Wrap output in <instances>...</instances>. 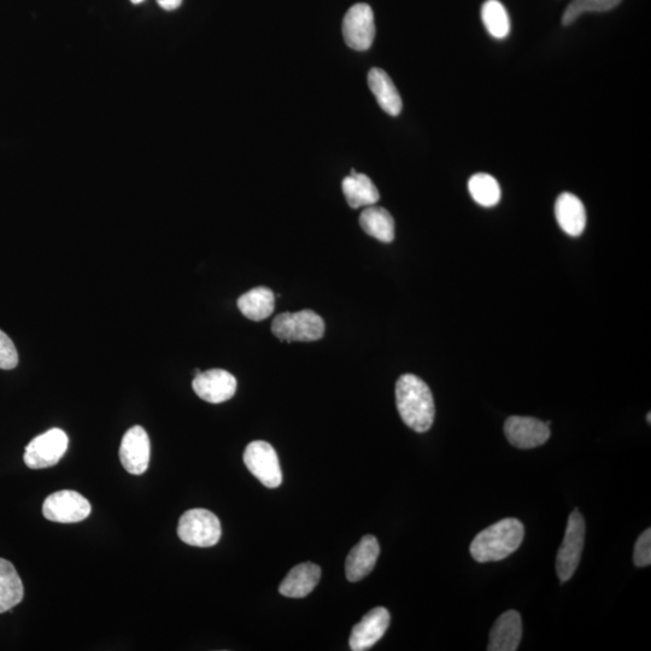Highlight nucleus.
I'll return each mask as SVG.
<instances>
[{
    "mask_svg": "<svg viewBox=\"0 0 651 651\" xmlns=\"http://www.w3.org/2000/svg\"><path fill=\"white\" fill-rule=\"evenodd\" d=\"M398 413L408 427L418 433L430 430L436 407L430 387L414 374H404L396 384Z\"/></svg>",
    "mask_w": 651,
    "mask_h": 651,
    "instance_id": "f257e3e1",
    "label": "nucleus"
},
{
    "mask_svg": "<svg viewBox=\"0 0 651 651\" xmlns=\"http://www.w3.org/2000/svg\"><path fill=\"white\" fill-rule=\"evenodd\" d=\"M524 536L525 529L521 521L513 518L503 519L478 533L469 551L479 563L501 561L519 549Z\"/></svg>",
    "mask_w": 651,
    "mask_h": 651,
    "instance_id": "f03ea898",
    "label": "nucleus"
},
{
    "mask_svg": "<svg viewBox=\"0 0 651 651\" xmlns=\"http://www.w3.org/2000/svg\"><path fill=\"white\" fill-rule=\"evenodd\" d=\"M325 321L313 310L283 313L273 320L272 332L283 342H316L324 337Z\"/></svg>",
    "mask_w": 651,
    "mask_h": 651,
    "instance_id": "7ed1b4c3",
    "label": "nucleus"
},
{
    "mask_svg": "<svg viewBox=\"0 0 651 651\" xmlns=\"http://www.w3.org/2000/svg\"><path fill=\"white\" fill-rule=\"evenodd\" d=\"M219 518L207 509L187 510L179 520L178 536L191 547L210 548L221 538Z\"/></svg>",
    "mask_w": 651,
    "mask_h": 651,
    "instance_id": "20e7f679",
    "label": "nucleus"
},
{
    "mask_svg": "<svg viewBox=\"0 0 651 651\" xmlns=\"http://www.w3.org/2000/svg\"><path fill=\"white\" fill-rule=\"evenodd\" d=\"M585 530L583 515L576 509L568 518L565 537L556 557V572L561 583L568 582L577 571L584 549Z\"/></svg>",
    "mask_w": 651,
    "mask_h": 651,
    "instance_id": "39448f33",
    "label": "nucleus"
},
{
    "mask_svg": "<svg viewBox=\"0 0 651 651\" xmlns=\"http://www.w3.org/2000/svg\"><path fill=\"white\" fill-rule=\"evenodd\" d=\"M69 439L60 428L40 434L27 445L23 460L27 467L43 469L56 466L68 449Z\"/></svg>",
    "mask_w": 651,
    "mask_h": 651,
    "instance_id": "423d86ee",
    "label": "nucleus"
},
{
    "mask_svg": "<svg viewBox=\"0 0 651 651\" xmlns=\"http://www.w3.org/2000/svg\"><path fill=\"white\" fill-rule=\"evenodd\" d=\"M244 463L266 488L277 489L283 483L279 457L271 444L251 442L244 451Z\"/></svg>",
    "mask_w": 651,
    "mask_h": 651,
    "instance_id": "0eeeda50",
    "label": "nucleus"
},
{
    "mask_svg": "<svg viewBox=\"0 0 651 651\" xmlns=\"http://www.w3.org/2000/svg\"><path fill=\"white\" fill-rule=\"evenodd\" d=\"M91 504L79 492L57 491L46 498L43 514L46 519L60 524H74L89 518Z\"/></svg>",
    "mask_w": 651,
    "mask_h": 651,
    "instance_id": "6e6552de",
    "label": "nucleus"
},
{
    "mask_svg": "<svg viewBox=\"0 0 651 651\" xmlns=\"http://www.w3.org/2000/svg\"><path fill=\"white\" fill-rule=\"evenodd\" d=\"M343 37L350 49H371L375 38V23L373 10L368 4H355L348 10L343 20Z\"/></svg>",
    "mask_w": 651,
    "mask_h": 651,
    "instance_id": "1a4fd4ad",
    "label": "nucleus"
},
{
    "mask_svg": "<svg viewBox=\"0 0 651 651\" xmlns=\"http://www.w3.org/2000/svg\"><path fill=\"white\" fill-rule=\"evenodd\" d=\"M237 379L224 369H209L201 372L193 379V391L203 401L220 404L230 401L236 395Z\"/></svg>",
    "mask_w": 651,
    "mask_h": 651,
    "instance_id": "9d476101",
    "label": "nucleus"
},
{
    "mask_svg": "<svg viewBox=\"0 0 651 651\" xmlns=\"http://www.w3.org/2000/svg\"><path fill=\"white\" fill-rule=\"evenodd\" d=\"M550 422L526 416H512L504 424V433L510 444L519 449L541 447L550 438Z\"/></svg>",
    "mask_w": 651,
    "mask_h": 651,
    "instance_id": "9b49d317",
    "label": "nucleus"
},
{
    "mask_svg": "<svg viewBox=\"0 0 651 651\" xmlns=\"http://www.w3.org/2000/svg\"><path fill=\"white\" fill-rule=\"evenodd\" d=\"M151 445L148 433L142 426L129 428L122 438L120 460L128 473L140 475L150 463Z\"/></svg>",
    "mask_w": 651,
    "mask_h": 651,
    "instance_id": "f8f14e48",
    "label": "nucleus"
},
{
    "mask_svg": "<svg viewBox=\"0 0 651 651\" xmlns=\"http://www.w3.org/2000/svg\"><path fill=\"white\" fill-rule=\"evenodd\" d=\"M390 621V613L386 608L377 607L372 609L351 631L350 649L365 651L374 647L389 629Z\"/></svg>",
    "mask_w": 651,
    "mask_h": 651,
    "instance_id": "ddd939ff",
    "label": "nucleus"
},
{
    "mask_svg": "<svg viewBox=\"0 0 651 651\" xmlns=\"http://www.w3.org/2000/svg\"><path fill=\"white\" fill-rule=\"evenodd\" d=\"M379 554L378 539L374 536L363 537L360 543L351 549L345 562V573L349 582L356 583L365 579L377 565Z\"/></svg>",
    "mask_w": 651,
    "mask_h": 651,
    "instance_id": "4468645a",
    "label": "nucleus"
},
{
    "mask_svg": "<svg viewBox=\"0 0 651 651\" xmlns=\"http://www.w3.org/2000/svg\"><path fill=\"white\" fill-rule=\"evenodd\" d=\"M523 638V621L516 611H508L497 619L490 632L489 651H515Z\"/></svg>",
    "mask_w": 651,
    "mask_h": 651,
    "instance_id": "2eb2a0df",
    "label": "nucleus"
},
{
    "mask_svg": "<svg viewBox=\"0 0 651 651\" xmlns=\"http://www.w3.org/2000/svg\"><path fill=\"white\" fill-rule=\"evenodd\" d=\"M555 216L557 224L568 236H582L586 227V211L577 196L570 192L562 193L555 204Z\"/></svg>",
    "mask_w": 651,
    "mask_h": 651,
    "instance_id": "dca6fc26",
    "label": "nucleus"
},
{
    "mask_svg": "<svg viewBox=\"0 0 651 651\" xmlns=\"http://www.w3.org/2000/svg\"><path fill=\"white\" fill-rule=\"evenodd\" d=\"M321 578V568L315 563L306 562L293 567L279 586L280 594L289 598L307 597Z\"/></svg>",
    "mask_w": 651,
    "mask_h": 651,
    "instance_id": "f3484780",
    "label": "nucleus"
},
{
    "mask_svg": "<svg viewBox=\"0 0 651 651\" xmlns=\"http://www.w3.org/2000/svg\"><path fill=\"white\" fill-rule=\"evenodd\" d=\"M368 86L371 89L380 108L386 114L391 116H398L401 114L403 103L400 93L394 81L391 80L389 74L383 69L373 68L368 73Z\"/></svg>",
    "mask_w": 651,
    "mask_h": 651,
    "instance_id": "a211bd4d",
    "label": "nucleus"
},
{
    "mask_svg": "<svg viewBox=\"0 0 651 651\" xmlns=\"http://www.w3.org/2000/svg\"><path fill=\"white\" fill-rule=\"evenodd\" d=\"M343 193L346 202L353 209L371 207L379 201L380 195L377 186L365 174L351 170L349 177L343 180Z\"/></svg>",
    "mask_w": 651,
    "mask_h": 651,
    "instance_id": "6ab92c4d",
    "label": "nucleus"
},
{
    "mask_svg": "<svg viewBox=\"0 0 651 651\" xmlns=\"http://www.w3.org/2000/svg\"><path fill=\"white\" fill-rule=\"evenodd\" d=\"M238 308L246 319L262 321L271 316L275 308V296L271 289L258 286L238 299Z\"/></svg>",
    "mask_w": 651,
    "mask_h": 651,
    "instance_id": "aec40b11",
    "label": "nucleus"
},
{
    "mask_svg": "<svg viewBox=\"0 0 651 651\" xmlns=\"http://www.w3.org/2000/svg\"><path fill=\"white\" fill-rule=\"evenodd\" d=\"M362 230L379 242L391 243L395 239L394 217L384 208L367 207L360 216Z\"/></svg>",
    "mask_w": 651,
    "mask_h": 651,
    "instance_id": "412c9836",
    "label": "nucleus"
},
{
    "mask_svg": "<svg viewBox=\"0 0 651 651\" xmlns=\"http://www.w3.org/2000/svg\"><path fill=\"white\" fill-rule=\"evenodd\" d=\"M25 595L22 580L13 563L0 559V614L17 606Z\"/></svg>",
    "mask_w": 651,
    "mask_h": 651,
    "instance_id": "4be33fe9",
    "label": "nucleus"
},
{
    "mask_svg": "<svg viewBox=\"0 0 651 651\" xmlns=\"http://www.w3.org/2000/svg\"><path fill=\"white\" fill-rule=\"evenodd\" d=\"M468 190L475 202L492 208L501 201L502 191L498 181L489 174L478 173L468 181Z\"/></svg>",
    "mask_w": 651,
    "mask_h": 651,
    "instance_id": "5701e85b",
    "label": "nucleus"
},
{
    "mask_svg": "<svg viewBox=\"0 0 651 651\" xmlns=\"http://www.w3.org/2000/svg\"><path fill=\"white\" fill-rule=\"evenodd\" d=\"M482 20L491 37L507 38L510 33L508 11L498 0H486L482 8Z\"/></svg>",
    "mask_w": 651,
    "mask_h": 651,
    "instance_id": "b1692460",
    "label": "nucleus"
},
{
    "mask_svg": "<svg viewBox=\"0 0 651 651\" xmlns=\"http://www.w3.org/2000/svg\"><path fill=\"white\" fill-rule=\"evenodd\" d=\"M623 0H573L562 16V25L567 27L585 13H606L618 7Z\"/></svg>",
    "mask_w": 651,
    "mask_h": 651,
    "instance_id": "393cba45",
    "label": "nucleus"
},
{
    "mask_svg": "<svg viewBox=\"0 0 651 651\" xmlns=\"http://www.w3.org/2000/svg\"><path fill=\"white\" fill-rule=\"evenodd\" d=\"M19 363V354H17L16 346L8 336L0 330V369H14Z\"/></svg>",
    "mask_w": 651,
    "mask_h": 651,
    "instance_id": "a878e982",
    "label": "nucleus"
},
{
    "mask_svg": "<svg viewBox=\"0 0 651 651\" xmlns=\"http://www.w3.org/2000/svg\"><path fill=\"white\" fill-rule=\"evenodd\" d=\"M633 562L637 567H648L651 565V530H645L637 539L635 551H633Z\"/></svg>",
    "mask_w": 651,
    "mask_h": 651,
    "instance_id": "bb28decb",
    "label": "nucleus"
},
{
    "mask_svg": "<svg viewBox=\"0 0 651 651\" xmlns=\"http://www.w3.org/2000/svg\"><path fill=\"white\" fill-rule=\"evenodd\" d=\"M157 3L163 10L173 11L181 7L183 0H157Z\"/></svg>",
    "mask_w": 651,
    "mask_h": 651,
    "instance_id": "cd10ccee",
    "label": "nucleus"
},
{
    "mask_svg": "<svg viewBox=\"0 0 651 651\" xmlns=\"http://www.w3.org/2000/svg\"><path fill=\"white\" fill-rule=\"evenodd\" d=\"M131 2H132L133 4L138 5V4H142V3H144L145 0H131Z\"/></svg>",
    "mask_w": 651,
    "mask_h": 651,
    "instance_id": "c85d7f7f",
    "label": "nucleus"
},
{
    "mask_svg": "<svg viewBox=\"0 0 651 651\" xmlns=\"http://www.w3.org/2000/svg\"><path fill=\"white\" fill-rule=\"evenodd\" d=\"M650 415H651V414L649 413V414H648V422H649V424H650V422H651V416H650Z\"/></svg>",
    "mask_w": 651,
    "mask_h": 651,
    "instance_id": "c756f323",
    "label": "nucleus"
}]
</instances>
